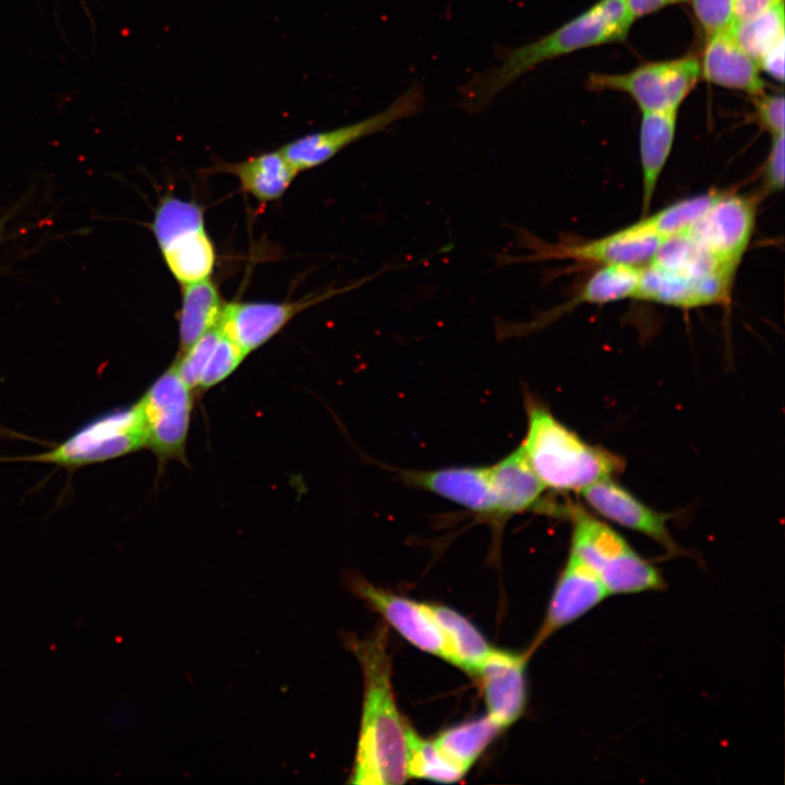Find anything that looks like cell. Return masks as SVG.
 Masks as SVG:
<instances>
[{"instance_id":"17","label":"cell","mask_w":785,"mask_h":785,"mask_svg":"<svg viewBox=\"0 0 785 785\" xmlns=\"http://www.w3.org/2000/svg\"><path fill=\"white\" fill-rule=\"evenodd\" d=\"M411 487L424 490L490 520H502L488 467H451L401 472Z\"/></svg>"},{"instance_id":"35","label":"cell","mask_w":785,"mask_h":785,"mask_svg":"<svg viewBox=\"0 0 785 785\" xmlns=\"http://www.w3.org/2000/svg\"><path fill=\"white\" fill-rule=\"evenodd\" d=\"M760 70H763L770 77L783 82L784 80V40L758 61Z\"/></svg>"},{"instance_id":"36","label":"cell","mask_w":785,"mask_h":785,"mask_svg":"<svg viewBox=\"0 0 785 785\" xmlns=\"http://www.w3.org/2000/svg\"><path fill=\"white\" fill-rule=\"evenodd\" d=\"M628 10L636 20L644 15L656 12L668 5L685 2L687 0H625Z\"/></svg>"},{"instance_id":"18","label":"cell","mask_w":785,"mask_h":785,"mask_svg":"<svg viewBox=\"0 0 785 785\" xmlns=\"http://www.w3.org/2000/svg\"><path fill=\"white\" fill-rule=\"evenodd\" d=\"M580 494L601 517L652 539L671 554L680 553L667 528V516L643 504L612 478L592 483Z\"/></svg>"},{"instance_id":"10","label":"cell","mask_w":785,"mask_h":785,"mask_svg":"<svg viewBox=\"0 0 785 785\" xmlns=\"http://www.w3.org/2000/svg\"><path fill=\"white\" fill-rule=\"evenodd\" d=\"M425 98L422 86L413 82L407 90L377 113L336 129L314 132L287 143L283 156L300 172L317 167L352 143L387 130L391 124L422 112Z\"/></svg>"},{"instance_id":"5","label":"cell","mask_w":785,"mask_h":785,"mask_svg":"<svg viewBox=\"0 0 785 785\" xmlns=\"http://www.w3.org/2000/svg\"><path fill=\"white\" fill-rule=\"evenodd\" d=\"M152 230L168 269L181 285L209 278L216 252L196 203L165 197L157 206Z\"/></svg>"},{"instance_id":"2","label":"cell","mask_w":785,"mask_h":785,"mask_svg":"<svg viewBox=\"0 0 785 785\" xmlns=\"http://www.w3.org/2000/svg\"><path fill=\"white\" fill-rule=\"evenodd\" d=\"M364 675V701L351 783L398 785L407 781V729L391 685L388 633L378 627L357 642Z\"/></svg>"},{"instance_id":"27","label":"cell","mask_w":785,"mask_h":785,"mask_svg":"<svg viewBox=\"0 0 785 785\" xmlns=\"http://www.w3.org/2000/svg\"><path fill=\"white\" fill-rule=\"evenodd\" d=\"M408 776L440 783L457 782L466 770L452 761L435 741L420 737L410 726L407 729Z\"/></svg>"},{"instance_id":"29","label":"cell","mask_w":785,"mask_h":785,"mask_svg":"<svg viewBox=\"0 0 785 785\" xmlns=\"http://www.w3.org/2000/svg\"><path fill=\"white\" fill-rule=\"evenodd\" d=\"M718 195L720 192H709L681 200L642 220L656 234L667 239L688 231Z\"/></svg>"},{"instance_id":"24","label":"cell","mask_w":785,"mask_h":785,"mask_svg":"<svg viewBox=\"0 0 785 785\" xmlns=\"http://www.w3.org/2000/svg\"><path fill=\"white\" fill-rule=\"evenodd\" d=\"M428 607L448 641L454 665L474 675L493 648L478 628L457 611L438 604H428Z\"/></svg>"},{"instance_id":"15","label":"cell","mask_w":785,"mask_h":785,"mask_svg":"<svg viewBox=\"0 0 785 785\" xmlns=\"http://www.w3.org/2000/svg\"><path fill=\"white\" fill-rule=\"evenodd\" d=\"M608 595L595 572L569 553L554 587L544 620L529 651L532 653L554 632L581 618Z\"/></svg>"},{"instance_id":"4","label":"cell","mask_w":785,"mask_h":785,"mask_svg":"<svg viewBox=\"0 0 785 785\" xmlns=\"http://www.w3.org/2000/svg\"><path fill=\"white\" fill-rule=\"evenodd\" d=\"M569 515L572 523L569 553L595 572L609 594L664 589L659 570L613 528L580 508H572Z\"/></svg>"},{"instance_id":"8","label":"cell","mask_w":785,"mask_h":785,"mask_svg":"<svg viewBox=\"0 0 785 785\" xmlns=\"http://www.w3.org/2000/svg\"><path fill=\"white\" fill-rule=\"evenodd\" d=\"M146 446V433L137 402L86 423L52 450L29 459L63 467L102 462Z\"/></svg>"},{"instance_id":"23","label":"cell","mask_w":785,"mask_h":785,"mask_svg":"<svg viewBox=\"0 0 785 785\" xmlns=\"http://www.w3.org/2000/svg\"><path fill=\"white\" fill-rule=\"evenodd\" d=\"M182 286L180 353L218 324L224 306L218 289L209 278Z\"/></svg>"},{"instance_id":"20","label":"cell","mask_w":785,"mask_h":785,"mask_svg":"<svg viewBox=\"0 0 785 785\" xmlns=\"http://www.w3.org/2000/svg\"><path fill=\"white\" fill-rule=\"evenodd\" d=\"M488 471L502 520L547 508L543 504L546 486L533 471L521 445L488 467Z\"/></svg>"},{"instance_id":"26","label":"cell","mask_w":785,"mask_h":785,"mask_svg":"<svg viewBox=\"0 0 785 785\" xmlns=\"http://www.w3.org/2000/svg\"><path fill=\"white\" fill-rule=\"evenodd\" d=\"M642 266L624 264L602 265L583 285L568 306L605 304L637 298Z\"/></svg>"},{"instance_id":"19","label":"cell","mask_w":785,"mask_h":785,"mask_svg":"<svg viewBox=\"0 0 785 785\" xmlns=\"http://www.w3.org/2000/svg\"><path fill=\"white\" fill-rule=\"evenodd\" d=\"M700 61V75L709 83L746 93L764 92L758 62L748 56L727 31L708 38Z\"/></svg>"},{"instance_id":"37","label":"cell","mask_w":785,"mask_h":785,"mask_svg":"<svg viewBox=\"0 0 785 785\" xmlns=\"http://www.w3.org/2000/svg\"><path fill=\"white\" fill-rule=\"evenodd\" d=\"M7 221H8V216H4L3 218L0 219V239L3 234Z\"/></svg>"},{"instance_id":"31","label":"cell","mask_w":785,"mask_h":785,"mask_svg":"<svg viewBox=\"0 0 785 785\" xmlns=\"http://www.w3.org/2000/svg\"><path fill=\"white\" fill-rule=\"evenodd\" d=\"M706 37L727 31L734 22V0H687Z\"/></svg>"},{"instance_id":"25","label":"cell","mask_w":785,"mask_h":785,"mask_svg":"<svg viewBox=\"0 0 785 785\" xmlns=\"http://www.w3.org/2000/svg\"><path fill=\"white\" fill-rule=\"evenodd\" d=\"M502 729L486 715L451 726L434 741L452 761L468 771Z\"/></svg>"},{"instance_id":"16","label":"cell","mask_w":785,"mask_h":785,"mask_svg":"<svg viewBox=\"0 0 785 785\" xmlns=\"http://www.w3.org/2000/svg\"><path fill=\"white\" fill-rule=\"evenodd\" d=\"M531 652L511 653L493 649L481 663L480 679L487 715L502 728L515 723L527 702L526 666Z\"/></svg>"},{"instance_id":"3","label":"cell","mask_w":785,"mask_h":785,"mask_svg":"<svg viewBox=\"0 0 785 785\" xmlns=\"http://www.w3.org/2000/svg\"><path fill=\"white\" fill-rule=\"evenodd\" d=\"M527 414L521 447L546 488L580 493L623 469L617 455L583 440L543 404L529 401Z\"/></svg>"},{"instance_id":"9","label":"cell","mask_w":785,"mask_h":785,"mask_svg":"<svg viewBox=\"0 0 785 785\" xmlns=\"http://www.w3.org/2000/svg\"><path fill=\"white\" fill-rule=\"evenodd\" d=\"M146 446L159 461H185V445L193 408V390L174 364L164 372L137 401Z\"/></svg>"},{"instance_id":"13","label":"cell","mask_w":785,"mask_h":785,"mask_svg":"<svg viewBox=\"0 0 785 785\" xmlns=\"http://www.w3.org/2000/svg\"><path fill=\"white\" fill-rule=\"evenodd\" d=\"M734 275L704 274L667 268L649 263L642 266L637 299L680 309H692L726 302Z\"/></svg>"},{"instance_id":"6","label":"cell","mask_w":785,"mask_h":785,"mask_svg":"<svg viewBox=\"0 0 785 785\" xmlns=\"http://www.w3.org/2000/svg\"><path fill=\"white\" fill-rule=\"evenodd\" d=\"M521 246L531 251L524 256L499 255V265L519 262H538L545 259L571 258L580 262H594L602 265L624 264L644 266L649 264L664 238L652 231L643 220L627 226L611 234L582 243H554L543 242L520 229L518 233Z\"/></svg>"},{"instance_id":"14","label":"cell","mask_w":785,"mask_h":785,"mask_svg":"<svg viewBox=\"0 0 785 785\" xmlns=\"http://www.w3.org/2000/svg\"><path fill=\"white\" fill-rule=\"evenodd\" d=\"M357 593L365 600L408 642L418 649L454 664L448 641L427 603L358 581Z\"/></svg>"},{"instance_id":"11","label":"cell","mask_w":785,"mask_h":785,"mask_svg":"<svg viewBox=\"0 0 785 785\" xmlns=\"http://www.w3.org/2000/svg\"><path fill=\"white\" fill-rule=\"evenodd\" d=\"M383 269L352 286L331 288L293 302H232L225 304L218 326L246 355L278 334L306 307L357 288L378 276Z\"/></svg>"},{"instance_id":"1","label":"cell","mask_w":785,"mask_h":785,"mask_svg":"<svg viewBox=\"0 0 785 785\" xmlns=\"http://www.w3.org/2000/svg\"><path fill=\"white\" fill-rule=\"evenodd\" d=\"M633 21L625 0H599L550 34L498 51L496 65L474 73L459 87L460 106L469 113L482 112L538 65L581 49L625 40Z\"/></svg>"},{"instance_id":"7","label":"cell","mask_w":785,"mask_h":785,"mask_svg":"<svg viewBox=\"0 0 785 785\" xmlns=\"http://www.w3.org/2000/svg\"><path fill=\"white\" fill-rule=\"evenodd\" d=\"M700 77L699 59L688 55L647 62L627 73H591L587 85L593 90L626 93L642 112L678 111Z\"/></svg>"},{"instance_id":"30","label":"cell","mask_w":785,"mask_h":785,"mask_svg":"<svg viewBox=\"0 0 785 785\" xmlns=\"http://www.w3.org/2000/svg\"><path fill=\"white\" fill-rule=\"evenodd\" d=\"M245 357L246 354L221 330L201 373L195 391L204 392L222 382Z\"/></svg>"},{"instance_id":"33","label":"cell","mask_w":785,"mask_h":785,"mask_svg":"<svg viewBox=\"0 0 785 785\" xmlns=\"http://www.w3.org/2000/svg\"><path fill=\"white\" fill-rule=\"evenodd\" d=\"M784 133L772 136V144L763 167L764 188L771 192L784 188Z\"/></svg>"},{"instance_id":"32","label":"cell","mask_w":785,"mask_h":785,"mask_svg":"<svg viewBox=\"0 0 785 785\" xmlns=\"http://www.w3.org/2000/svg\"><path fill=\"white\" fill-rule=\"evenodd\" d=\"M754 114L760 126L772 136L784 133V96L765 94L751 96Z\"/></svg>"},{"instance_id":"21","label":"cell","mask_w":785,"mask_h":785,"mask_svg":"<svg viewBox=\"0 0 785 785\" xmlns=\"http://www.w3.org/2000/svg\"><path fill=\"white\" fill-rule=\"evenodd\" d=\"M677 112L675 110L642 112L639 147L643 213L651 205L659 178L669 157L676 133Z\"/></svg>"},{"instance_id":"22","label":"cell","mask_w":785,"mask_h":785,"mask_svg":"<svg viewBox=\"0 0 785 785\" xmlns=\"http://www.w3.org/2000/svg\"><path fill=\"white\" fill-rule=\"evenodd\" d=\"M216 168L235 176L244 192L264 203L280 198L299 173L280 149Z\"/></svg>"},{"instance_id":"12","label":"cell","mask_w":785,"mask_h":785,"mask_svg":"<svg viewBox=\"0 0 785 785\" xmlns=\"http://www.w3.org/2000/svg\"><path fill=\"white\" fill-rule=\"evenodd\" d=\"M757 202L754 197L720 192L686 232L716 259L737 268L752 237Z\"/></svg>"},{"instance_id":"28","label":"cell","mask_w":785,"mask_h":785,"mask_svg":"<svg viewBox=\"0 0 785 785\" xmlns=\"http://www.w3.org/2000/svg\"><path fill=\"white\" fill-rule=\"evenodd\" d=\"M728 32L757 62L784 40V2L749 20L734 23Z\"/></svg>"},{"instance_id":"34","label":"cell","mask_w":785,"mask_h":785,"mask_svg":"<svg viewBox=\"0 0 785 785\" xmlns=\"http://www.w3.org/2000/svg\"><path fill=\"white\" fill-rule=\"evenodd\" d=\"M783 2V0H734L733 24L749 20Z\"/></svg>"}]
</instances>
